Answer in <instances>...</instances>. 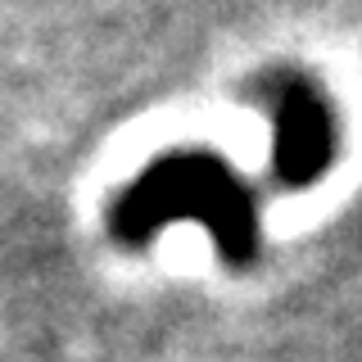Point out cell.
Instances as JSON below:
<instances>
[{
	"label": "cell",
	"mask_w": 362,
	"mask_h": 362,
	"mask_svg": "<svg viewBox=\"0 0 362 362\" xmlns=\"http://www.w3.org/2000/svg\"><path fill=\"white\" fill-rule=\"evenodd\" d=\"M195 218L213 231V240L231 263H249L258 249V222H254V199L231 168L209 154H168L154 168L113 199L109 209V231L122 245H145L163 231L168 222Z\"/></svg>",
	"instance_id": "cell-1"
},
{
	"label": "cell",
	"mask_w": 362,
	"mask_h": 362,
	"mask_svg": "<svg viewBox=\"0 0 362 362\" xmlns=\"http://www.w3.org/2000/svg\"><path fill=\"white\" fill-rule=\"evenodd\" d=\"M281 132H276V168L281 177L303 186L313 181V173L331 158V118L322 113V105L308 95V90L294 86L286 100H281L276 113Z\"/></svg>",
	"instance_id": "cell-2"
}]
</instances>
